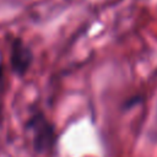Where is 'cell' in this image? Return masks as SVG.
I'll return each mask as SVG.
<instances>
[{
	"mask_svg": "<svg viewBox=\"0 0 157 157\" xmlns=\"http://www.w3.org/2000/svg\"><path fill=\"white\" fill-rule=\"evenodd\" d=\"M28 130L32 132L33 147L37 152L43 153L49 151L55 141L54 126L42 113L32 115L27 123Z\"/></svg>",
	"mask_w": 157,
	"mask_h": 157,
	"instance_id": "cell-1",
	"label": "cell"
},
{
	"mask_svg": "<svg viewBox=\"0 0 157 157\" xmlns=\"http://www.w3.org/2000/svg\"><path fill=\"white\" fill-rule=\"evenodd\" d=\"M33 60L32 52L20 39L12 43L11 48V66L17 75H25Z\"/></svg>",
	"mask_w": 157,
	"mask_h": 157,
	"instance_id": "cell-2",
	"label": "cell"
}]
</instances>
